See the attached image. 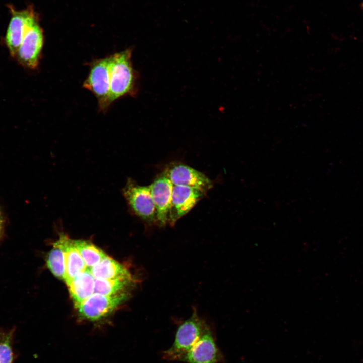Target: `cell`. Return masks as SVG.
Instances as JSON below:
<instances>
[{"label": "cell", "mask_w": 363, "mask_h": 363, "mask_svg": "<svg viewBox=\"0 0 363 363\" xmlns=\"http://www.w3.org/2000/svg\"><path fill=\"white\" fill-rule=\"evenodd\" d=\"M208 327L194 308L190 317L179 326L174 342L163 352V358L168 360H178L191 349Z\"/></svg>", "instance_id": "obj_2"}, {"label": "cell", "mask_w": 363, "mask_h": 363, "mask_svg": "<svg viewBox=\"0 0 363 363\" xmlns=\"http://www.w3.org/2000/svg\"><path fill=\"white\" fill-rule=\"evenodd\" d=\"M11 18L5 36V42L11 55L15 57L27 30L37 22L32 8L16 10L9 7Z\"/></svg>", "instance_id": "obj_6"}, {"label": "cell", "mask_w": 363, "mask_h": 363, "mask_svg": "<svg viewBox=\"0 0 363 363\" xmlns=\"http://www.w3.org/2000/svg\"><path fill=\"white\" fill-rule=\"evenodd\" d=\"M222 359V354L208 327L203 335L179 361L187 363H217Z\"/></svg>", "instance_id": "obj_9"}, {"label": "cell", "mask_w": 363, "mask_h": 363, "mask_svg": "<svg viewBox=\"0 0 363 363\" xmlns=\"http://www.w3.org/2000/svg\"><path fill=\"white\" fill-rule=\"evenodd\" d=\"M89 269L95 279L134 280L130 271L125 266L107 255Z\"/></svg>", "instance_id": "obj_13"}, {"label": "cell", "mask_w": 363, "mask_h": 363, "mask_svg": "<svg viewBox=\"0 0 363 363\" xmlns=\"http://www.w3.org/2000/svg\"><path fill=\"white\" fill-rule=\"evenodd\" d=\"M149 186L155 207L157 223L164 226L169 222L173 185L163 171Z\"/></svg>", "instance_id": "obj_7"}, {"label": "cell", "mask_w": 363, "mask_h": 363, "mask_svg": "<svg viewBox=\"0 0 363 363\" xmlns=\"http://www.w3.org/2000/svg\"><path fill=\"white\" fill-rule=\"evenodd\" d=\"M12 332L0 333V363H12L11 348Z\"/></svg>", "instance_id": "obj_18"}, {"label": "cell", "mask_w": 363, "mask_h": 363, "mask_svg": "<svg viewBox=\"0 0 363 363\" xmlns=\"http://www.w3.org/2000/svg\"><path fill=\"white\" fill-rule=\"evenodd\" d=\"M126 298L124 293L111 295L94 293L75 307L81 318L96 322L107 317Z\"/></svg>", "instance_id": "obj_4"}, {"label": "cell", "mask_w": 363, "mask_h": 363, "mask_svg": "<svg viewBox=\"0 0 363 363\" xmlns=\"http://www.w3.org/2000/svg\"><path fill=\"white\" fill-rule=\"evenodd\" d=\"M73 241L88 268L93 267L107 255L103 250L90 241L83 240Z\"/></svg>", "instance_id": "obj_15"}, {"label": "cell", "mask_w": 363, "mask_h": 363, "mask_svg": "<svg viewBox=\"0 0 363 363\" xmlns=\"http://www.w3.org/2000/svg\"><path fill=\"white\" fill-rule=\"evenodd\" d=\"M4 219L0 209V239L1 238L4 231Z\"/></svg>", "instance_id": "obj_19"}, {"label": "cell", "mask_w": 363, "mask_h": 363, "mask_svg": "<svg viewBox=\"0 0 363 363\" xmlns=\"http://www.w3.org/2000/svg\"><path fill=\"white\" fill-rule=\"evenodd\" d=\"M43 39L42 30L37 22L26 32L16 55L15 57L21 65L29 69L37 67Z\"/></svg>", "instance_id": "obj_8"}, {"label": "cell", "mask_w": 363, "mask_h": 363, "mask_svg": "<svg viewBox=\"0 0 363 363\" xmlns=\"http://www.w3.org/2000/svg\"><path fill=\"white\" fill-rule=\"evenodd\" d=\"M362 7H363V5H362Z\"/></svg>", "instance_id": "obj_20"}, {"label": "cell", "mask_w": 363, "mask_h": 363, "mask_svg": "<svg viewBox=\"0 0 363 363\" xmlns=\"http://www.w3.org/2000/svg\"><path fill=\"white\" fill-rule=\"evenodd\" d=\"M132 50L127 49L109 57V105L126 95L137 91V73L131 62Z\"/></svg>", "instance_id": "obj_1"}, {"label": "cell", "mask_w": 363, "mask_h": 363, "mask_svg": "<svg viewBox=\"0 0 363 363\" xmlns=\"http://www.w3.org/2000/svg\"><path fill=\"white\" fill-rule=\"evenodd\" d=\"M54 244L63 250L65 259L66 276L64 281L68 286L72 280L79 273L85 271L88 268L82 258L72 239L64 234Z\"/></svg>", "instance_id": "obj_12"}, {"label": "cell", "mask_w": 363, "mask_h": 363, "mask_svg": "<svg viewBox=\"0 0 363 363\" xmlns=\"http://www.w3.org/2000/svg\"><path fill=\"white\" fill-rule=\"evenodd\" d=\"M134 280L127 279H99L95 280L94 293L104 295H111L121 293Z\"/></svg>", "instance_id": "obj_16"}, {"label": "cell", "mask_w": 363, "mask_h": 363, "mask_svg": "<svg viewBox=\"0 0 363 363\" xmlns=\"http://www.w3.org/2000/svg\"><path fill=\"white\" fill-rule=\"evenodd\" d=\"M122 194L133 214L148 223L157 222L155 207L149 186H140L129 178L122 189Z\"/></svg>", "instance_id": "obj_3"}, {"label": "cell", "mask_w": 363, "mask_h": 363, "mask_svg": "<svg viewBox=\"0 0 363 363\" xmlns=\"http://www.w3.org/2000/svg\"><path fill=\"white\" fill-rule=\"evenodd\" d=\"M164 172L173 185L195 188L205 193L213 186L212 181L204 174L186 165L173 164Z\"/></svg>", "instance_id": "obj_10"}, {"label": "cell", "mask_w": 363, "mask_h": 363, "mask_svg": "<svg viewBox=\"0 0 363 363\" xmlns=\"http://www.w3.org/2000/svg\"><path fill=\"white\" fill-rule=\"evenodd\" d=\"M83 86L95 95L101 110L108 108L110 92L109 57L93 62Z\"/></svg>", "instance_id": "obj_5"}, {"label": "cell", "mask_w": 363, "mask_h": 363, "mask_svg": "<svg viewBox=\"0 0 363 363\" xmlns=\"http://www.w3.org/2000/svg\"><path fill=\"white\" fill-rule=\"evenodd\" d=\"M205 194L197 189L173 185L168 223L174 226L177 221L188 213Z\"/></svg>", "instance_id": "obj_11"}, {"label": "cell", "mask_w": 363, "mask_h": 363, "mask_svg": "<svg viewBox=\"0 0 363 363\" xmlns=\"http://www.w3.org/2000/svg\"><path fill=\"white\" fill-rule=\"evenodd\" d=\"M95 279L88 268L78 274L68 285L75 306L80 304L94 293Z\"/></svg>", "instance_id": "obj_14"}, {"label": "cell", "mask_w": 363, "mask_h": 363, "mask_svg": "<svg viewBox=\"0 0 363 363\" xmlns=\"http://www.w3.org/2000/svg\"><path fill=\"white\" fill-rule=\"evenodd\" d=\"M46 258L47 267L51 273L57 278L65 280L66 263L62 249L53 244V248L49 252Z\"/></svg>", "instance_id": "obj_17"}]
</instances>
